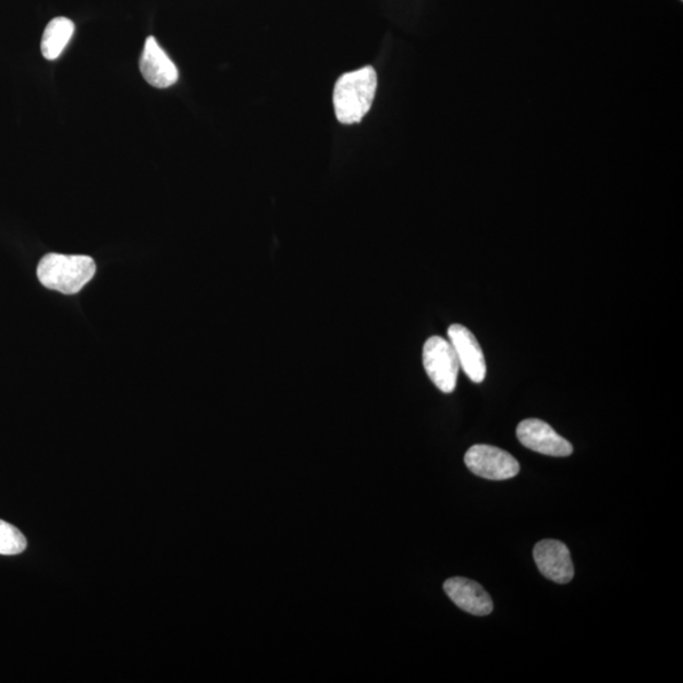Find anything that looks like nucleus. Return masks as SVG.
Here are the masks:
<instances>
[{
    "label": "nucleus",
    "mask_w": 683,
    "mask_h": 683,
    "mask_svg": "<svg viewBox=\"0 0 683 683\" xmlns=\"http://www.w3.org/2000/svg\"><path fill=\"white\" fill-rule=\"evenodd\" d=\"M465 463L471 473L495 481L509 480L521 471L520 462L512 454L489 444L471 447Z\"/></svg>",
    "instance_id": "nucleus-4"
},
{
    "label": "nucleus",
    "mask_w": 683,
    "mask_h": 683,
    "mask_svg": "<svg viewBox=\"0 0 683 683\" xmlns=\"http://www.w3.org/2000/svg\"><path fill=\"white\" fill-rule=\"evenodd\" d=\"M27 548L26 537L12 524L0 521V554L15 556Z\"/></svg>",
    "instance_id": "nucleus-11"
},
{
    "label": "nucleus",
    "mask_w": 683,
    "mask_h": 683,
    "mask_svg": "<svg viewBox=\"0 0 683 683\" xmlns=\"http://www.w3.org/2000/svg\"><path fill=\"white\" fill-rule=\"evenodd\" d=\"M423 365L430 381L444 394H451L458 387L460 364L450 341L438 336L430 337L424 343Z\"/></svg>",
    "instance_id": "nucleus-3"
},
{
    "label": "nucleus",
    "mask_w": 683,
    "mask_h": 683,
    "mask_svg": "<svg viewBox=\"0 0 683 683\" xmlns=\"http://www.w3.org/2000/svg\"><path fill=\"white\" fill-rule=\"evenodd\" d=\"M449 339L459 358L460 368L475 383H481L486 378V361L480 343L468 328L452 325L449 328Z\"/></svg>",
    "instance_id": "nucleus-6"
},
{
    "label": "nucleus",
    "mask_w": 683,
    "mask_h": 683,
    "mask_svg": "<svg viewBox=\"0 0 683 683\" xmlns=\"http://www.w3.org/2000/svg\"><path fill=\"white\" fill-rule=\"evenodd\" d=\"M516 437L527 449L552 458H569L572 444L544 420H523L516 428Z\"/></svg>",
    "instance_id": "nucleus-5"
},
{
    "label": "nucleus",
    "mask_w": 683,
    "mask_h": 683,
    "mask_svg": "<svg viewBox=\"0 0 683 683\" xmlns=\"http://www.w3.org/2000/svg\"><path fill=\"white\" fill-rule=\"evenodd\" d=\"M75 33L73 21L65 17L52 20L45 28L41 51L46 60H57Z\"/></svg>",
    "instance_id": "nucleus-10"
},
{
    "label": "nucleus",
    "mask_w": 683,
    "mask_h": 683,
    "mask_svg": "<svg viewBox=\"0 0 683 683\" xmlns=\"http://www.w3.org/2000/svg\"><path fill=\"white\" fill-rule=\"evenodd\" d=\"M444 591L450 599L463 611L476 617L491 614L493 603L485 588L473 580L452 577L444 583Z\"/></svg>",
    "instance_id": "nucleus-9"
},
{
    "label": "nucleus",
    "mask_w": 683,
    "mask_h": 683,
    "mask_svg": "<svg viewBox=\"0 0 683 683\" xmlns=\"http://www.w3.org/2000/svg\"><path fill=\"white\" fill-rule=\"evenodd\" d=\"M533 556L541 575L557 584H569L575 576L569 548L560 540H540L534 547Z\"/></svg>",
    "instance_id": "nucleus-7"
},
{
    "label": "nucleus",
    "mask_w": 683,
    "mask_h": 683,
    "mask_svg": "<svg viewBox=\"0 0 683 683\" xmlns=\"http://www.w3.org/2000/svg\"><path fill=\"white\" fill-rule=\"evenodd\" d=\"M376 89H378V75L371 66L342 75L333 92L337 120L347 125L363 121L364 117L370 112Z\"/></svg>",
    "instance_id": "nucleus-1"
},
{
    "label": "nucleus",
    "mask_w": 683,
    "mask_h": 683,
    "mask_svg": "<svg viewBox=\"0 0 683 683\" xmlns=\"http://www.w3.org/2000/svg\"><path fill=\"white\" fill-rule=\"evenodd\" d=\"M96 271V263L89 256L49 254L39 261L37 277L47 289L73 295L88 284Z\"/></svg>",
    "instance_id": "nucleus-2"
},
{
    "label": "nucleus",
    "mask_w": 683,
    "mask_h": 683,
    "mask_svg": "<svg viewBox=\"0 0 683 683\" xmlns=\"http://www.w3.org/2000/svg\"><path fill=\"white\" fill-rule=\"evenodd\" d=\"M139 70L145 81L155 88L167 89L179 78L178 68L154 37H148L141 54Z\"/></svg>",
    "instance_id": "nucleus-8"
}]
</instances>
